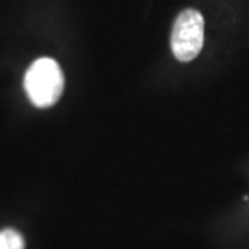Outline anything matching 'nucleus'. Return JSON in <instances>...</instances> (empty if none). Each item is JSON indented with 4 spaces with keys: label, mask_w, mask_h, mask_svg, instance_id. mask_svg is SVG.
I'll return each instance as SVG.
<instances>
[{
    "label": "nucleus",
    "mask_w": 249,
    "mask_h": 249,
    "mask_svg": "<svg viewBox=\"0 0 249 249\" xmlns=\"http://www.w3.org/2000/svg\"><path fill=\"white\" fill-rule=\"evenodd\" d=\"M24 88L32 104L39 108L54 106L64 90V73L53 58L36 60L25 73Z\"/></svg>",
    "instance_id": "nucleus-1"
},
{
    "label": "nucleus",
    "mask_w": 249,
    "mask_h": 249,
    "mask_svg": "<svg viewBox=\"0 0 249 249\" xmlns=\"http://www.w3.org/2000/svg\"><path fill=\"white\" fill-rule=\"evenodd\" d=\"M205 22L199 11L184 10L175 21L170 45L178 61L188 62L201 53L204 46Z\"/></svg>",
    "instance_id": "nucleus-2"
},
{
    "label": "nucleus",
    "mask_w": 249,
    "mask_h": 249,
    "mask_svg": "<svg viewBox=\"0 0 249 249\" xmlns=\"http://www.w3.org/2000/svg\"><path fill=\"white\" fill-rule=\"evenodd\" d=\"M0 249H25L22 235L13 229L0 231Z\"/></svg>",
    "instance_id": "nucleus-3"
}]
</instances>
